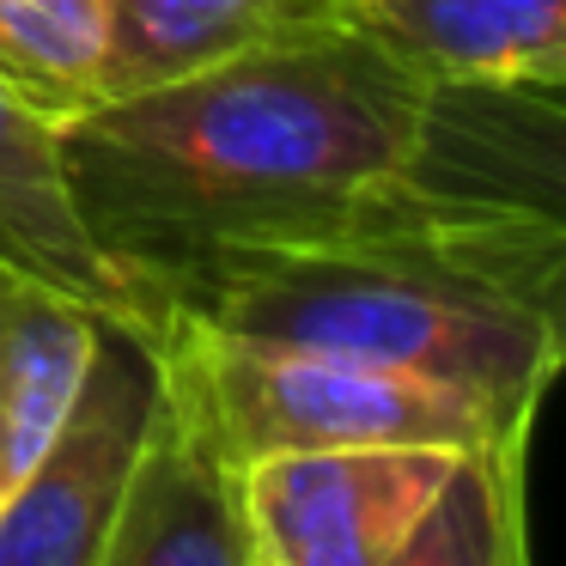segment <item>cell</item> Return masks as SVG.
<instances>
[{
  "label": "cell",
  "instance_id": "10",
  "mask_svg": "<svg viewBox=\"0 0 566 566\" xmlns=\"http://www.w3.org/2000/svg\"><path fill=\"white\" fill-rule=\"evenodd\" d=\"M0 262L67 293L74 305L98 311V317L140 323L128 286L92 250L86 226L67 201L62 165H55V135L31 111H19L7 92H0Z\"/></svg>",
  "mask_w": 566,
  "mask_h": 566
},
{
  "label": "cell",
  "instance_id": "6",
  "mask_svg": "<svg viewBox=\"0 0 566 566\" xmlns=\"http://www.w3.org/2000/svg\"><path fill=\"white\" fill-rule=\"evenodd\" d=\"M159 342V335H153ZM244 493L196 384L159 342V402L98 566H244Z\"/></svg>",
  "mask_w": 566,
  "mask_h": 566
},
{
  "label": "cell",
  "instance_id": "1",
  "mask_svg": "<svg viewBox=\"0 0 566 566\" xmlns=\"http://www.w3.org/2000/svg\"><path fill=\"white\" fill-rule=\"evenodd\" d=\"M432 86L359 25L226 55L55 128L67 201L140 323L184 274L342 220L402 177Z\"/></svg>",
  "mask_w": 566,
  "mask_h": 566
},
{
  "label": "cell",
  "instance_id": "5",
  "mask_svg": "<svg viewBox=\"0 0 566 566\" xmlns=\"http://www.w3.org/2000/svg\"><path fill=\"white\" fill-rule=\"evenodd\" d=\"M457 451H274L238 469L250 554L269 566H390L439 500Z\"/></svg>",
  "mask_w": 566,
  "mask_h": 566
},
{
  "label": "cell",
  "instance_id": "14",
  "mask_svg": "<svg viewBox=\"0 0 566 566\" xmlns=\"http://www.w3.org/2000/svg\"><path fill=\"white\" fill-rule=\"evenodd\" d=\"M244 566H269V560H256V554H250V560H244Z\"/></svg>",
  "mask_w": 566,
  "mask_h": 566
},
{
  "label": "cell",
  "instance_id": "11",
  "mask_svg": "<svg viewBox=\"0 0 566 566\" xmlns=\"http://www.w3.org/2000/svg\"><path fill=\"white\" fill-rule=\"evenodd\" d=\"M98 311L0 262V500L62 427Z\"/></svg>",
  "mask_w": 566,
  "mask_h": 566
},
{
  "label": "cell",
  "instance_id": "2",
  "mask_svg": "<svg viewBox=\"0 0 566 566\" xmlns=\"http://www.w3.org/2000/svg\"><path fill=\"white\" fill-rule=\"evenodd\" d=\"M159 323L371 359L536 420L566 371V226L384 177L317 232L201 262Z\"/></svg>",
  "mask_w": 566,
  "mask_h": 566
},
{
  "label": "cell",
  "instance_id": "8",
  "mask_svg": "<svg viewBox=\"0 0 566 566\" xmlns=\"http://www.w3.org/2000/svg\"><path fill=\"white\" fill-rule=\"evenodd\" d=\"M427 86H566V0H347Z\"/></svg>",
  "mask_w": 566,
  "mask_h": 566
},
{
  "label": "cell",
  "instance_id": "9",
  "mask_svg": "<svg viewBox=\"0 0 566 566\" xmlns=\"http://www.w3.org/2000/svg\"><path fill=\"white\" fill-rule=\"evenodd\" d=\"M329 25H347V0H104V98Z\"/></svg>",
  "mask_w": 566,
  "mask_h": 566
},
{
  "label": "cell",
  "instance_id": "7",
  "mask_svg": "<svg viewBox=\"0 0 566 566\" xmlns=\"http://www.w3.org/2000/svg\"><path fill=\"white\" fill-rule=\"evenodd\" d=\"M402 177L566 226V86H432Z\"/></svg>",
  "mask_w": 566,
  "mask_h": 566
},
{
  "label": "cell",
  "instance_id": "13",
  "mask_svg": "<svg viewBox=\"0 0 566 566\" xmlns=\"http://www.w3.org/2000/svg\"><path fill=\"white\" fill-rule=\"evenodd\" d=\"M104 0H0V92L43 128L104 104Z\"/></svg>",
  "mask_w": 566,
  "mask_h": 566
},
{
  "label": "cell",
  "instance_id": "3",
  "mask_svg": "<svg viewBox=\"0 0 566 566\" xmlns=\"http://www.w3.org/2000/svg\"><path fill=\"white\" fill-rule=\"evenodd\" d=\"M153 335L196 384L201 408L238 469L274 451H366V444L469 451L481 439L536 427L530 415H500L469 390L371 366V359L232 342V335H208L196 323H159Z\"/></svg>",
  "mask_w": 566,
  "mask_h": 566
},
{
  "label": "cell",
  "instance_id": "4",
  "mask_svg": "<svg viewBox=\"0 0 566 566\" xmlns=\"http://www.w3.org/2000/svg\"><path fill=\"white\" fill-rule=\"evenodd\" d=\"M159 402V342L123 317H98L86 371L62 427L0 500V566H98L128 469Z\"/></svg>",
  "mask_w": 566,
  "mask_h": 566
},
{
  "label": "cell",
  "instance_id": "12",
  "mask_svg": "<svg viewBox=\"0 0 566 566\" xmlns=\"http://www.w3.org/2000/svg\"><path fill=\"white\" fill-rule=\"evenodd\" d=\"M524 444L530 427L457 451L439 500L390 566H530L524 554Z\"/></svg>",
  "mask_w": 566,
  "mask_h": 566
}]
</instances>
